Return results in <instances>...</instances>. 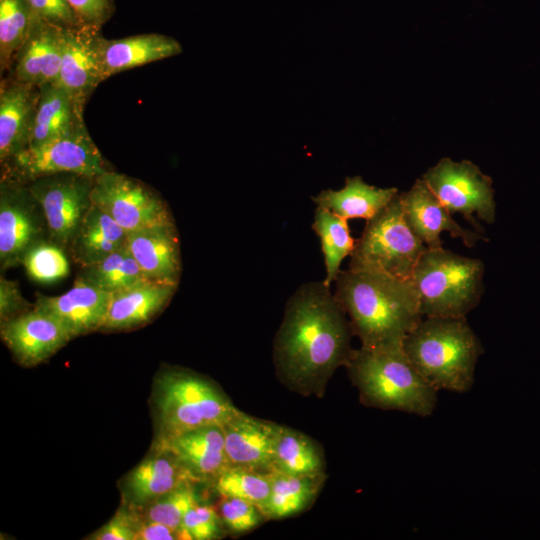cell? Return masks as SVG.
<instances>
[{
  "label": "cell",
  "instance_id": "1",
  "mask_svg": "<svg viewBox=\"0 0 540 540\" xmlns=\"http://www.w3.org/2000/svg\"><path fill=\"white\" fill-rule=\"evenodd\" d=\"M324 281L302 284L286 302L273 344L278 378L301 395L321 396L353 349L346 312Z\"/></svg>",
  "mask_w": 540,
  "mask_h": 540
},
{
  "label": "cell",
  "instance_id": "2",
  "mask_svg": "<svg viewBox=\"0 0 540 540\" xmlns=\"http://www.w3.org/2000/svg\"><path fill=\"white\" fill-rule=\"evenodd\" d=\"M334 282V295L362 346L403 342L423 318L411 279L348 268Z\"/></svg>",
  "mask_w": 540,
  "mask_h": 540
},
{
  "label": "cell",
  "instance_id": "3",
  "mask_svg": "<svg viewBox=\"0 0 540 540\" xmlns=\"http://www.w3.org/2000/svg\"><path fill=\"white\" fill-rule=\"evenodd\" d=\"M345 367L369 407L430 416L437 404L435 390L406 355L403 342L353 349Z\"/></svg>",
  "mask_w": 540,
  "mask_h": 540
},
{
  "label": "cell",
  "instance_id": "4",
  "mask_svg": "<svg viewBox=\"0 0 540 540\" xmlns=\"http://www.w3.org/2000/svg\"><path fill=\"white\" fill-rule=\"evenodd\" d=\"M418 372L437 391L465 393L483 346L466 318L423 317L403 340Z\"/></svg>",
  "mask_w": 540,
  "mask_h": 540
},
{
  "label": "cell",
  "instance_id": "5",
  "mask_svg": "<svg viewBox=\"0 0 540 540\" xmlns=\"http://www.w3.org/2000/svg\"><path fill=\"white\" fill-rule=\"evenodd\" d=\"M156 438L162 442L202 427L222 426L239 411L206 377L187 369L162 370L153 385Z\"/></svg>",
  "mask_w": 540,
  "mask_h": 540
},
{
  "label": "cell",
  "instance_id": "6",
  "mask_svg": "<svg viewBox=\"0 0 540 540\" xmlns=\"http://www.w3.org/2000/svg\"><path fill=\"white\" fill-rule=\"evenodd\" d=\"M485 265L479 258L441 247L428 248L411 277L423 317L466 318L484 292Z\"/></svg>",
  "mask_w": 540,
  "mask_h": 540
},
{
  "label": "cell",
  "instance_id": "7",
  "mask_svg": "<svg viewBox=\"0 0 540 540\" xmlns=\"http://www.w3.org/2000/svg\"><path fill=\"white\" fill-rule=\"evenodd\" d=\"M428 247L412 231L404 217L401 195L369 220L356 240L348 268L411 279Z\"/></svg>",
  "mask_w": 540,
  "mask_h": 540
},
{
  "label": "cell",
  "instance_id": "8",
  "mask_svg": "<svg viewBox=\"0 0 540 540\" xmlns=\"http://www.w3.org/2000/svg\"><path fill=\"white\" fill-rule=\"evenodd\" d=\"M440 202L452 213H458L475 230L496 220L495 191L492 178L469 160L460 162L442 158L421 177Z\"/></svg>",
  "mask_w": 540,
  "mask_h": 540
},
{
  "label": "cell",
  "instance_id": "9",
  "mask_svg": "<svg viewBox=\"0 0 540 540\" xmlns=\"http://www.w3.org/2000/svg\"><path fill=\"white\" fill-rule=\"evenodd\" d=\"M18 176L28 180L70 173L94 179L108 171L106 162L84 126L10 159Z\"/></svg>",
  "mask_w": 540,
  "mask_h": 540
},
{
  "label": "cell",
  "instance_id": "10",
  "mask_svg": "<svg viewBox=\"0 0 540 540\" xmlns=\"http://www.w3.org/2000/svg\"><path fill=\"white\" fill-rule=\"evenodd\" d=\"M28 190L41 207L52 242L69 247L89 209L93 179L62 173L31 180Z\"/></svg>",
  "mask_w": 540,
  "mask_h": 540
},
{
  "label": "cell",
  "instance_id": "11",
  "mask_svg": "<svg viewBox=\"0 0 540 540\" xmlns=\"http://www.w3.org/2000/svg\"><path fill=\"white\" fill-rule=\"evenodd\" d=\"M91 202L127 233L172 219L164 201L142 182L106 171L93 179Z\"/></svg>",
  "mask_w": 540,
  "mask_h": 540
},
{
  "label": "cell",
  "instance_id": "12",
  "mask_svg": "<svg viewBox=\"0 0 540 540\" xmlns=\"http://www.w3.org/2000/svg\"><path fill=\"white\" fill-rule=\"evenodd\" d=\"M105 40L100 27L82 24L63 28L61 65L56 84L83 104L98 84L105 80Z\"/></svg>",
  "mask_w": 540,
  "mask_h": 540
},
{
  "label": "cell",
  "instance_id": "13",
  "mask_svg": "<svg viewBox=\"0 0 540 540\" xmlns=\"http://www.w3.org/2000/svg\"><path fill=\"white\" fill-rule=\"evenodd\" d=\"M0 334L14 358L25 367L46 361L73 339L57 319L35 307L2 322Z\"/></svg>",
  "mask_w": 540,
  "mask_h": 540
},
{
  "label": "cell",
  "instance_id": "14",
  "mask_svg": "<svg viewBox=\"0 0 540 540\" xmlns=\"http://www.w3.org/2000/svg\"><path fill=\"white\" fill-rule=\"evenodd\" d=\"M38 202L28 188L2 181L0 197V262L2 269L22 263L43 229Z\"/></svg>",
  "mask_w": 540,
  "mask_h": 540
},
{
  "label": "cell",
  "instance_id": "15",
  "mask_svg": "<svg viewBox=\"0 0 540 540\" xmlns=\"http://www.w3.org/2000/svg\"><path fill=\"white\" fill-rule=\"evenodd\" d=\"M400 195L406 222L428 248L442 246L443 232L459 238L468 248L488 241L479 231L462 227L421 178Z\"/></svg>",
  "mask_w": 540,
  "mask_h": 540
},
{
  "label": "cell",
  "instance_id": "16",
  "mask_svg": "<svg viewBox=\"0 0 540 540\" xmlns=\"http://www.w3.org/2000/svg\"><path fill=\"white\" fill-rule=\"evenodd\" d=\"M152 451L123 479L122 496L128 506L145 507L171 491L197 482L170 451L155 448Z\"/></svg>",
  "mask_w": 540,
  "mask_h": 540
},
{
  "label": "cell",
  "instance_id": "17",
  "mask_svg": "<svg viewBox=\"0 0 540 540\" xmlns=\"http://www.w3.org/2000/svg\"><path fill=\"white\" fill-rule=\"evenodd\" d=\"M110 298L111 293L77 277L62 295L38 294L34 307L57 319L75 338L102 329Z\"/></svg>",
  "mask_w": 540,
  "mask_h": 540
},
{
  "label": "cell",
  "instance_id": "18",
  "mask_svg": "<svg viewBox=\"0 0 540 540\" xmlns=\"http://www.w3.org/2000/svg\"><path fill=\"white\" fill-rule=\"evenodd\" d=\"M279 425L242 411L235 413L223 425L225 449L229 465L269 474Z\"/></svg>",
  "mask_w": 540,
  "mask_h": 540
},
{
  "label": "cell",
  "instance_id": "19",
  "mask_svg": "<svg viewBox=\"0 0 540 540\" xmlns=\"http://www.w3.org/2000/svg\"><path fill=\"white\" fill-rule=\"evenodd\" d=\"M127 240L133 257L147 279L178 286L181 254L173 219L130 232Z\"/></svg>",
  "mask_w": 540,
  "mask_h": 540
},
{
  "label": "cell",
  "instance_id": "20",
  "mask_svg": "<svg viewBox=\"0 0 540 540\" xmlns=\"http://www.w3.org/2000/svg\"><path fill=\"white\" fill-rule=\"evenodd\" d=\"M174 454L198 481H215L228 467L222 426L213 425L154 443Z\"/></svg>",
  "mask_w": 540,
  "mask_h": 540
},
{
  "label": "cell",
  "instance_id": "21",
  "mask_svg": "<svg viewBox=\"0 0 540 540\" xmlns=\"http://www.w3.org/2000/svg\"><path fill=\"white\" fill-rule=\"evenodd\" d=\"M177 286L143 279L111 293L103 330H127L142 326L168 304Z\"/></svg>",
  "mask_w": 540,
  "mask_h": 540
},
{
  "label": "cell",
  "instance_id": "22",
  "mask_svg": "<svg viewBox=\"0 0 540 540\" xmlns=\"http://www.w3.org/2000/svg\"><path fill=\"white\" fill-rule=\"evenodd\" d=\"M63 28L39 18L15 57L14 80L41 87L60 73Z\"/></svg>",
  "mask_w": 540,
  "mask_h": 540
},
{
  "label": "cell",
  "instance_id": "23",
  "mask_svg": "<svg viewBox=\"0 0 540 540\" xmlns=\"http://www.w3.org/2000/svg\"><path fill=\"white\" fill-rule=\"evenodd\" d=\"M39 88L12 80L0 91V160L13 158L28 145Z\"/></svg>",
  "mask_w": 540,
  "mask_h": 540
},
{
  "label": "cell",
  "instance_id": "24",
  "mask_svg": "<svg viewBox=\"0 0 540 540\" xmlns=\"http://www.w3.org/2000/svg\"><path fill=\"white\" fill-rule=\"evenodd\" d=\"M84 105L56 83L39 87V98L27 147H36L85 125Z\"/></svg>",
  "mask_w": 540,
  "mask_h": 540
},
{
  "label": "cell",
  "instance_id": "25",
  "mask_svg": "<svg viewBox=\"0 0 540 540\" xmlns=\"http://www.w3.org/2000/svg\"><path fill=\"white\" fill-rule=\"evenodd\" d=\"M128 233L93 203L69 246L73 260L81 267L99 263L127 245Z\"/></svg>",
  "mask_w": 540,
  "mask_h": 540
},
{
  "label": "cell",
  "instance_id": "26",
  "mask_svg": "<svg viewBox=\"0 0 540 540\" xmlns=\"http://www.w3.org/2000/svg\"><path fill=\"white\" fill-rule=\"evenodd\" d=\"M182 52L174 38L157 34H140L105 40L103 50L104 79L141 65L166 59Z\"/></svg>",
  "mask_w": 540,
  "mask_h": 540
},
{
  "label": "cell",
  "instance_id": "27",
  "mask_svg": "<svg viewBox=\"0 0 540 540\" xmlns=\"http://www.w3.org/2000/svg\"><path fill=\"white\" fill-rule=\"evenodd\" d=\"M399 193L395 187L379 188L367 184L360 176L347 177L339 190L326 189L312 197L316 206L328 209L349 220H369L383 210Z\"/></svg>",
  "mask_w": 540,
  "mask_h": 540
},
{
  "label": "cell",
  "instance_id": "28",
  "mask_svg": "<svg viewBox=\"0 0 540 540\" xmlns=\"http://www.w3.org/2000/svg\"><path fill=\"white\" fill-rule=\"evenodd\" d=\"M271 490L261 512L265 520L294 516L307 509L321 489L325 474L293 476L280 472L269 473Z\"/></svg>",
  "mask_w": 540,
  "mask_h": 540
},
{
  "label": "cell",
  "instance_id": "29",
  "mask_svg": "<svg viewBox=\"0 0 540 540\" xmlns=\"http://www.w3.org/2000/svg\"><path fill=\"white\" fill-rule=\"evenodd\" d=\"M324 455L302 432L279 425L274 446L273 472L293 476L324 474Z\"/></svg>",
  "mask_w": 540,
  "mask_h": 540
},
{
  "label": "cell",
  "instance_id": "30",
  "mask_svg": "<svg viewBox=\"0 0 540 540\" xmlns=\"http://www.w3.org/2000/svg\"><path fill=\"white\" fill-rule=\"evenodd\" d=\"M312 229L321 242L326 270L323 281L331 286L341 271V263L352 254L356 239L351 235L348 220L320 206L314 211Z\"/></svg>",
  "mask_w": 540,
  "mask_h": 540
},
{
  "label": "cell",
  "instance_id": "31",
  "mask_svg": "<svg viewBox=\"0 0 540 540\" xmlns=\"http://www.w3.org/2000/svg\"><path fill=\"white\" fill-rule=\"evenodd\" d=\"M78 277L109 293L147 279L133 257L128 243L99 263L82 267Z\"/></svg>",
  "mask_w": 540,
  "mask_h": 540
},
{
  "label": "cell",
  "instance_id": "32",
  "mask_svg": "<svg viewBox=\"0 0 540 540\" xmlns=\"http://www.w3.org/2000/svg\"><path fill=\"white\" fill-rule=\"evenodd\" d=\"M38 18L27 0H0V63L5 70L27 41Z\"/></svg>",
  "mask_w": 540,
  "mask_h": 540
},
{
  "label": "cell",
  "instance_id": "33",
  "mask_svg": "<svg viewBox=\"0 0 540 540\" xmlns=\"http://www.w3.org/2000/svg\"><path fill=\"white\" fill-rule=\"evenodd\" d=\"M221 496L236 497L258 506L266 504L270 490V475L241 467H228L215 481Z\"/></svg>",
  "mask_w": 540,
  "mask_h": 540
},
{
  "label": "cell",
  "instance_id": "34",
  "mask_svg": "<svg viewBox=\"0 0 540 540\" xmlns=\"http://www.w3.org/2000/svg\"><path fill=\"white\" fill-rule=\"evenodd\" d=\"M22 263L29 277L41 283L55 282L69 273L64 249L53 242L35 243L26 252Z\"/></svg>",
  "mask_w": 540,
  "mask_h": 540
},
{
  "label": "cell",
  "instance_id": "35",
  "mask_svg": "<svg viewBox=\"0 0 540 540\" xmlns=\"http://www.w3.org/2000/svg\"><path fill=\"white\" fill-rule=\"evenodd\" d=\"M197 502V494L192 484L171 491L147 506L136 509L144 518L160 522L183 533V518ZM184 538L186 539L185 535Z\"/></svg>",
  "mask_w": 540,
  "mask_h": 540
},
{
  "label": "cell",
  "instance_id": "36",
  "mask_svg": "<svg viewBox=\"0 0 540 540\" xmlns=\"http://www.w3.org/2000/svg\"><path fill=\"white\" fill-rule=\"evenodd\" d=\"M217 511L224 528L237 535L255 529L265 520L258 506L236 497L222 496Z\"/></svg>",
  "mask_w": 540,
  "mask_h": 540
},
{
  "label": "cell",
  "instance_id": "37",
  "mask_svg": "<svg viewBox=\"0 0 540 540\" xmlns=\"http://www.w3.org/2000/svg\"><path fill=\"white\" fill-rule=\"evenodd\" d=\"M223 523L218 511L199 501L185 514L182 531L189 540H213L222 537Z\"/></svg>",
  "mask_w": 540,
  "mask_h": 540
},
{
  "label": "cell",
  "instance_id": "38",
  "mask_svg": "<svg viewBox=\"0 0 540 540\" xmlns=\"http://www.w3.org/2000/svg\"><path fill=\"white\" fill-rule=\"evenodd\" d=\"M139 514L136 508L122 504L114 516L85 539L90 540H136Z\"/></svg>",
  "mask_w": 540,
  "mask_h": 540
},
{
  "label": "cell",
  "instance_id": "39",
  "mask_svg": "<svg viewBox=\"0 0 540 540\" xmlns=\"http://www.w3.org/2000/svg\"><path fill=\"white\" fill-rule=\"evenodd\" d=\"M34 15L61 28L82 25L66 0H27Z\"/></svg>",
  "mask_w": 540,
  "mask_h": 540
},
{
  "label": "cell",
  "instance_id": "40",
  "mask_svg": "<svg viewBox=\"0 0 540 540\" xmlns=\"http://www.w3.org/2000/svg\"><path fill=\"white\" fill-rule=\"evenodd\" d=\"M82 24L102 26L112 15V0H66Z\"/></svg>",
  "mask_w": 540,
  "mask_h": 540
},
{
  "label": "cell",
  "instance_id": "41",
  "mask_svg": "<svg viewBox=\"0 0 540 540\" xmlns=\"http://www.w3.org/2000/svg\"><path fill=\"white\" fill-rule=\"evenodd\" d=\"M29 309L28 302L23 298L14 281L4 277L0 279V321L1 323L16 317Z\"/></svg>",
  "mask_w": 540,
  "mask_h": 540
},
{
  "label": "cell",
  "instance_id": "42",
  "mask_svg": "<svg viewBox=\"0 0 540 540\" xmlns=\"http://www.w3.org/2000/svg\"><path fill=\"white\" fill-rule=\"evenodd\" d=\"M138 511V510H137ZM139 519L136 528V540H182V532L165 524L144 518L138 511Z\"/></svg>",
  "mask_w": 540,
  "mask_h": 540
}]
</instances>
